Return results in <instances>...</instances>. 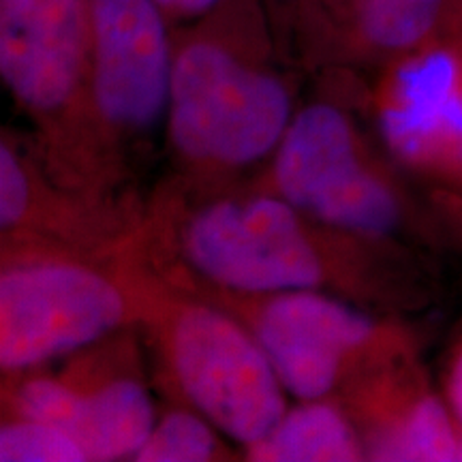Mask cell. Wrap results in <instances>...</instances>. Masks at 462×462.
Masks as SVG:
<instances>
[{"label":"cell","instance_id":"1","mask_svg":"<svg viewBox=\"0 0 462 462\" xmlns=\"http://www.w3.org/2000/svg\"><path fill=\"white\" fill-rule=\"evenodd\" d=\"M131 248L171 281L323 291L392 317L418 315L439 293L437 255L334 227L255 182L171 178L146 199Z\"/></svg>","mask_w":462,"mask_h":462},{"label":"cell","instance_id":"2","mask_svg":"<svg viewBox=\"0 0 462 462\" xmlns=\"http://www.w3.org/2000/svg\"><path fill=\"white\" fill-rule=\"evenodd\" d=\"M253 182L334 227L432 255L462 248L454 225L390 157L351 99H315L298 107Z\"/></svg>","mask_w":462,"mask_h":462},{"label":"cell","instance_id":"3","mask_svg":"<svg viewBox=\"0 0 462 462\" xmlns=\"http://www.w3.org/2000/svg\"><path fill=\"white\" fill-rule=\"evenodd\" d=\"M296 112L291 82L240 32L206 24L176 42L165 123L176 178L240 182L268 163Z\"/></svg>","mask_w":462,"mask_h":462},{"label":"cell","instance_id":"4","mask_svg":"<svg viewBox=\"0 0 462 462\" xmlns=\"http://www.w3.org/2000/svg\"><path fill=\"white\" fill-rule=\"evenodd\" d=\"M143 345L170 401L189 404L245 449L287 411V390L255 337L229 310L173 285L131 251Z\"/></svg>","mask_w":462,"mask_h":462},{"label":"cell","instance_id":"5","mask_svg":"<svg viewBox=\"0 0 462 462\" xmlns=\"http://www.w3.org/2000/svg\"><path fill=\"white\" fill-rule=\"evenodd\" d=\"M0 373L51 366L142 313L129 251L92 257L43 242L0 238Z\"/></svg>","mask_w":462,"mask_h":462},{"label":"cell","instance_id":"6","mask_svg":"<svg viewBox=\"0 0 462 462\" xmlns=\"http://www.w3.org/2000/svg\"><path fill=\"white\" fill-rule=\"evenodd\" d=\"M167 281L238 317L296 401H337L383 364L420 351L407 317L374 313L332 293L234 291Z\"/></svg>","mask_w":462,"mask_h":462},{"label":"cell","instance_id":"7","mask_svg":"<svg viewBox=\"0 0 462 462\" xmlns=\"http://www.w3.org/2000/svg\"><path fill=\"white\" fill-rule=\"evenodd\" d=\"M90 0H0V75L32 148L69 187L109 198L88 129Z\"/></svg>","mask_w":462,"mask_h":462},{"label":"cell","instance_id":"8","mask_svg":"<svg viewBox=\"0 0 462 462\" xmlns=\"http://www.w3.org/2000/svg\"><path fill=\"white\" fill-rule=\"evenodd\" d=\"M88 129L107 193L140 198L131 159L165 133L173 50L170 17L154 0H90Z\"/></svg>","mask_w":462,"mask_h":462},{"label":"cell","instance_id":"9","mask_svg":"<svg viewBox=\"0 0 462 462\" xmlns=\"http://www.w3.org/2000/svg\"><path fill=\"white\" fill-rule=\"evenodd\" d=\"M360 107L462 240V0L432 37L381 67Z\"/></svg>","mask_w":462,"mask_h":462},{"label":"cell","instance_id":"10","mask_svg":"<svg viewBox=\"0 0 462 462\" xmlns=\"http://www.w3.org/2000/svg\"><path fill=\"white\" fill-rule=\"evenodd\" d=\"M142 340L140 328H125L56 362L60 368L3 374V418L67 430L86 460H135L159 415Z\"/></svg>","mask_w":462,"mask_h":462},{"label":"cell","instance_id":"11","mask_svg":"<svg viewBox=\"0 0 462 462\" xmlns=\"http://www.w3.org/2000/svg\"><path fill=\"white\" fill-rule=\"evenodd\" d=\"M146 199L101 198L69 187L45 170L32 143L3 131L0 238L43 242L92 257H118L133 245Z\"/></svg>","mask_w":462,"mask_h":462},{"label":"cell","instance_id":"12","mask_svg":"<svg viewBox=\"0 0 462 462\" xmlns=\"http://www.w3.org/2000/svg\"><path fill=\"white\" fill-rule=\"evenodd\" d=\"M337 401L354 420L366 460H462V429L421 351L383 364Z\"/></svg>","mask_w":462,"mask_h":462},{"label":"cell","instance_id":"13","mask_svg":"<svg viewBox=\"0 0 462 462\" xmlns=\"http://www.w3.org/2000/svg\"><path fill=\"white\" fill-rule=\"evenodd\" d=\"M259 462L366 460L362 437L346 409L334 398L298 401L287 407L268 435L242 449Z\"/></svg>","mask_w":462,"mask_h":462},{"label":"cell","instance_id":"14","mask_svg":"<svg viewBox=\"0 0 462 462\" xmlns=\"http://www.w3.org/2000/svg\"><path fill=\"white\" fill-rule=\"evenodd\" d=\"M456 0H357L351 43L357 54L383 67L432 37Z\"/></svg>","mask_w":462,"mask_h":462},{"label":"cell","instance_id":"15","mask_svg":"<svg viewBox=\"0 0 462 462\" xmlns=\"http://www.w3.org/2000/svg\"><path fill=\"white\" fill-rule=\"evenodd\" d=\"M229 439L189 404L170 402L159 411L157 421L135 460L140 462H218L234 460Z\"/></svg>","mask_w":462,"mask_h":462},{"label":"cell","instance_id":"16","mask_svg":"<svg viewBox=\"0 0 462 462\" xmlns=\"http://www.w3.org/2000/svg\"><path fill=\"white\" fill-rule=\"evenodd\" d=\"M3 462H86L82 446L48 421L3 418L0 426Z\"/></svg>","mask_w":462,"mask_h":462},{"label":"cell","instance_id":"17","mask_svg":"<svg viewBox=\"0 0 462 462\" xmlns=\"http://www.w3.org/2000/svg\"><path fill=\"white\" fill-rule=\"evenodd\" d=\"M443 396L452 409L456 421L462 429V330L458 338L454 340V346L449 349L446 371H443Z\"/></svg>","mask_w":462,"mask_h":462},{"label":"cell","instance_id":"18","mask_svg":"<svg viewBox=\"0 0 462 462\" xmlns=\"http://www.w3.org/2000/svg\"><path fill=\"white\" fill-rule=\"evenodd\" d=\"M170 20H195L212 14L225 0H154Z\"/></svg>","mask_w":462,"mask_h":462},{"label":"cell","instance_id":"19","mask_svg":"<svg viewBox=\"0 0 462 462\" xmlns=\"http://www.w3.org/2000/svg\"><path fill=\"white\" fill-rule=\"evenodd\" d=\"M343 3L349 5V7H351V14H354V7H356V3H357V0H343Z\"/></svg>","mask_w":462,"mask_h":462}]
</instances>
